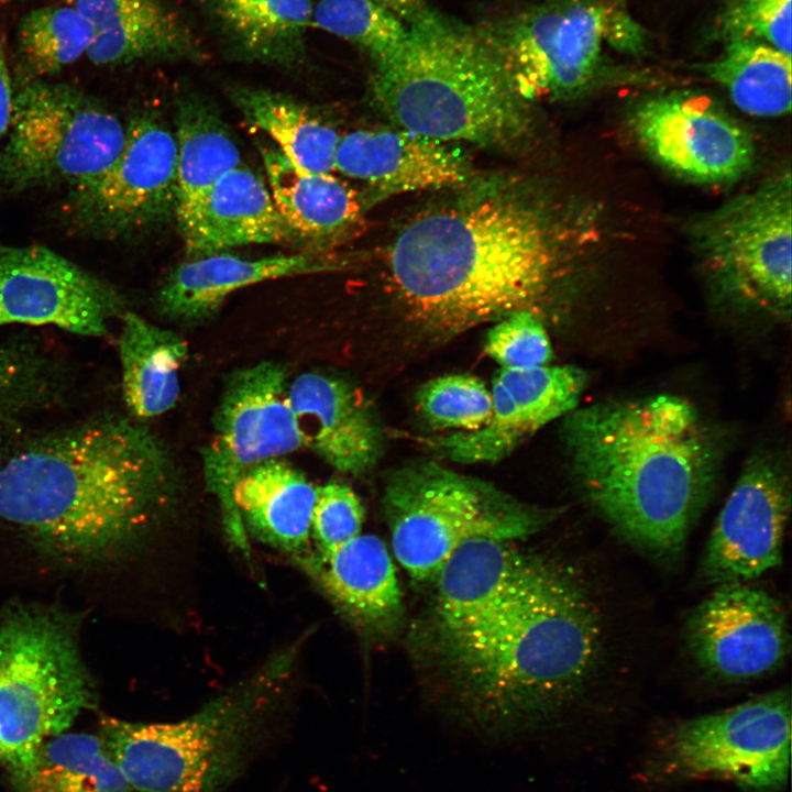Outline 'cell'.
Returning a JSON list of instances; mask_svg holds the SVG:
<instances>
[{"label": "cell", "mask_w": 792, "mask_h": 792, "mask_svg": "<svg viewBox=\"0 0 792 792\" xmlns=\"http://www.w3.org/2000/svg\"><path fill=\"white\" fill-rule=\"evenodd\" d=\"M722 53L697 66L723 87L734 105L756 117H778L791 109V56L762 42L724 41Z\"/></svg>", "instance_id": "35"}, {"label": "cell", "mask_w": 792, "mask_h": 792, "mask_svg": "<svg viewBox=\"0 0 792 792\" xmlns=\"http://www.w3.org/2000/svg\"><path fill=\"white\" fill-rule=\"evenodd\" d=\"M125 310L113 286L55 251L0 242V328L54 326L102 338Z\"/></svg>", "instance_id": "15"}, {"label": "cell", "mask_w": 792, "mask_h": 792, "mask_svg": "<svg viewBox=\"0 0 792 792\" xmlns=\"http://www.w3.org/2000/svg\"><path fill=\"white\" fill-rule=\"evenodd\" d=\"M364 507L358 494L339 482L317 486L311 538L318 558H326L361 534Z\"/></svg>", "instance_id": "41"}, {"label": "cell", "mask_w": 792, "mask_h": 792, "mask_svg": "<svg viewBox=\"0 0 792 792\" xmlns=\"http://www.w3.org/2000/svg\"><path fill=\"white\" fill-rule=\"evenodd\" d=\"M312 25L361 47L375 63L405 42L408 25L372 0H319Z\"/></svg>", "instance_id": "37"}, {"label": "cell", "mask_w": 792, "mask_h": 792, "mask_svg": "<svg viewBox=\"0 0 792 792\" xmlns=\"http://www.w3.org/2000/svg\"><path fill=\"white\" fill-rule=\"evenodd\" d=\"M89 22L86 57L98 66L200 59L191 28L167 0H64Z\"/></svg>", "instance_id": "24"}, {"label": "cell", "mask_w": 792, "mask_h": 792, "mask_svg": "<svg viewBox=\"0 0 792 792\" xmlns=\"http://www.w3.org/2000/svg\"><path fill=\"white\" fill-rule=\"evenodd\" d=\"M16 37L29 69L46 77L86 55L92 29L79 11L63 1L28 12L19 22Z\"/></svg>", "instance_id": "36"}, {"label": "cell", "mask_w": 792, "mask_h": 792, "mask_svg": "<svg viewBox=\"0 0 792 792\" xmlns=\"http://www.w3.org/2000/svg\"><path fill=\"white\" fill-rule=\"evenodd\" d=\"M345 261L314 250L260 258L213 253L194 256L176 266L156 295L160 312L182 323H197L213 316L234 292L265 280L338 271Z\"/></svg>", "instance_id": "23"}, {"label": "cell", "mask_w": 792, "mask_h": 792, "mask_svg": "<svg viewBox=\"0 0 792 792\" xmlns=\"http://www.w3.org/2000/svg\"><path fill=\"white\" fill-rule=\"evenodd\" d=\"M287 399L304 448L353 476L370 472L383 451V431L372 406L350 382L306 372L288 384Z\"/></svg>", "instance_id": "21"}, {"label": "cell", "mask_w": 792, "mask_h": 792, "mask_svg": "<svg viewBox=\"0 0 792 792\" xmlns=\"http://www.w3.org/2000/svg\"><path fill=\"white\" fill-rule=\"evenodd\" d=\"M175 114L177 218L223 175L240 166L241 155L224 121L202 97L182 96Z\"/></svg>", "instance_id": "33"}, {"label": "cell", "mask_w": 792, "mask_h": 792, "mask_svg": "<svg viewBox=\"0 0 792 792\" xmlns=\"http://www.w3.org/2000/svg\"><path fill=\"white\" fill-rule=\"evenodd\" d=\"M296 651L274 656L182 721L106 717L98 735L135 791L220 792L243 773L264 743Z\"/></svg>", "instance_id": "6"}, {"label": "cell", "mask_w": 792, "mask_h": 792, "mask_svg": "<svg viewBox=\"0 0 792 792\" xmlns=\"http://www.w3.org/2000/svg\"><path fill=\"white\" fill-rule=\"evenodd\" d=\"M481 33L527 101L576 95L610 53L638 56L649 44L624 0H544Z\"/></svg>", "instance_id": "9"}, {"label": "cell", "mask_w": 792, "mask_h": 792, "mask_svg": "<svg viewBox=\"0 0 792 792\" xmlns=\"http://www.w3.org/2000/svg\"><path fill=\"white\" fill-rule=\"evenodd\" d=\"M628 124L640 147L686 180L723 184L752 167L755 145L747 130L714 100L693 92L642 99Z\"/></svg>", "instance_id": "16"}, {"label": "cell", "mask_w": 792, "mask_h": 792, "mask_svg": "<svg viewBox=\"0 0 792 792\" xmlns=\"http://www.w3.org/2000/svg\"><path fill=\"white\" fill-rule=\"evenodd\" d=\"M601 649L596 608L562 566L508 617L471 637L440 641L461 713L501 736L546 722L572 702Z\"/></svg>", "instance_id": "4"}, {"label": "cell", "mask_w": 792, "mask_h": 792, "mask_svg": "<svg viewBox=\"0 0 792 792\" xmlns=\"http://www.w3.org/2000/svg\"><path fill=\"white\" fill-rule=\"evenodd\" d=\"M333 604L355 625L384 630L402 615V592L384 541L360 534L326 558L298 557Z\"/></svg>", "instance_id": "27"}, {"label": "cell", "mask_w": 792, "mask_h": 792, "mask_svg": "<svg viewBox=\"0 0 792 792\" xmlns=\"http://www.w3.org/2000/svg\"><path fill=\"white\" fill-rule=\"evenodd\" d=\"M177 222L193 257L296 239L279 215L268 186L242 164L216 182L177 217Z\"/></svg>", "instance_id": "26"}, {"label": "cell", "mask_w": 792, "mask_h": 792, "mask_svg": "<svg viewBox=\"0 0 792 792\" xmlns=\"http://www.w3.org/2000/svg\"><path fill=\"white\" fill-rule=\"evenodd\" d=\"M791 197L787 169L693 224L692 237L705 272L732 299L789 314Z\"/></svg>", "instance_id": "11"}, {"label": "cell", "mask_w": 792, "mask_h": 792, "mask_svg": "<svg viewBox=\"0 0 792 792\" xmlns=\"http://www.w3.org/2000/svg\"><path fill=\"white\" fill-rule=\"evenodd\" d=\"M175 469L130 417L102 414L43 429L0 471V520L59 566L116 562L167 507Z\"/></svg>", "instance_id": "1"}, {"label": "cell", "mask_w": 792, "mask_h": 792, "mask_svg": "<svg viewBox=\"0 0 792 792\" xmlns=\"http://www.w3.org/2000/svg\"><path fill=\"white\" fill-rule=\"evenodd\" d=\"M125 133L117 114L76 87L42 79L14 85L0 190L85 182L117 160Z\"/></svg>", "instance_id": "10"}, {"label": "cell", "mask_w": 792, "mask_h": 792, "mask_svg": "<svg viewBox=\"0 0 792 792\" xmlns=\"http://www.w3.org/2000/svg\"><path fill=\"white\" fill-rule=\"evenodd\" d=\"M573 479L631 543L674 553L710 499L722 446L686 399L661 394L575 408L562 425Z\"/></svg>", "instance_id": "3"}, {"label": "cell", "mask_w": 792, "mask_h": 792, "mask_svg": "<svg viewBox=\"0 0 792 792\" xmlns=\"http://www.w3.org/2000/svg\"><path fill=\"white\" fill-rule=\"evenodd\" d=\"M202 7L233 57L284 69L305 61L310 0H202Z\"/></svg>", "instance_id": "28"}, {"label": "cell", "mask_w": 792, "mask_h": 792, "mask_svg": "<svg viewBox=\"0 0 792 792\" xmlns=\"http://www.w3.org/2000/svg\"><path fill=\"white\" fill-rule=\"evenodd\" d=\"M0 1L11 2V1H16V0H0Z\"/></svg>", "instance_id": "45"}, {"label": "cell", "mask_w": 792, "mask_h": 792, "mask_svg": "<svg viewBox=\"0 0 792 792\" xmlns=\"http://www.w3.org/2000/svg\"><path fill=\"white\" fill-rule=\"evenodd\" d=\"M393 12L407 25L428 13L431 9L426 0H372Z\"/></svg>", "instance_id": "43"}, {"label": "cell", "mask_w": 792, "mask_h": 792, "mask_svg": "<svg viewBox=\"0 0 792 792\" xmlns=\"http://www.w3.org/2000/svg\"><path fill=\"white\" fill-rule=\"evenodd\" d=\"M118 341L124 403L138 420L158 417L177 403L179 374L188 358L186 340L134 311L120 317Z\"/></svg>", "instance_id": "31"}, {"label": "cell", "mask_w": 792, "mask_h": 792, "mask_svg": "<svg viewBox=\"0 0 792 792\" xmlns=\"http://www.w3.org/2000/svg\"><path fill=\"white\" fill-rule=\"evenodd\" d=\"M125 142L102 173L70 186L62 210L72 228L105 239L129 237L175 215L177 145L157 114L143 112L125 125Z\"/></svg>", "instance_id": "13"}, {"label": "cell", "mask_w": 792, "mask_h": 792, "mask_svg": "<svg viewBox=\"0 0 792 792\" xmlns=\"http://www.w3.org/2000/svg\"><path fill=\"white\" fill-rule=\"evenodd\" d=\"M382 505L393 552L419 582L432 580L468 540L525 539L560 513L520 502L490 482L431 460L392 470L384 482Z\"/></svg>", "instance_id": "8"}, {"label": "cell", "mask_w": 792, "mask_h": 792, "mask_svg": "<svg viewBox=\"0 0 792 792\" xmlns=\"http://www.w3.org/2000/svg\"><path fill=\"white\" fill-rule=\"evenodd\" d=\"M790 508L783 466L766 453L751 457L713 527L702 561L704 579L744 583L777 568Z\"/></svg>", "instance_id": "18"}, {"label": "cell", "mask_w": 792, "mask_h": 792, "mask_svg": "<svg viewBox=\"0 0 792 792\" xmlns=\"http://www.w3.org/2000/svg\"><path fill=\"white\" fill-rule=\"evenodd\" d=\"M334 166L385 196L460 188L474 175L468 161L446 143L397 127L341 135Z\"/></svg>", "instance_id": "22"}, {"label": "cell", "mask_w": 792, "mask_h": 792, "mask_svg": "<svg viewBox=\"0 0 792 792\" xmlns=\"http://www.w3.org/2000/svg\"><path fill=\"white\" fill-rule=\"evenodd\" d=\"M688 640L710 674L728 681L757 678L781 664L789 651L787 613L760 588L719 584L692 613Z\"/></svg>", "instance_id": "19"}, {"label": "cell", "mask_w": 792, "mask_h": 792, "mask_svg": "<svg viewBox=\"0 0 792 792\" xmlns=\"http://www.w3.org/2000/svg\"><path fill=\"white\" fill-rule=\"evenodd\" d=\"M15 792H132L99 735L62 733L44 741L32 765L10 772Z\"/></svg>", "instance_id": "34"}, {"label": "cell", "mask_w": 792, "mask_h": 792, "mask_svg": "<svg viewBox=\"0 0 792 792\" xmlns=\"http://www.w3.org/2000/svg\"><path fill=\"white\" fill-rule=\"evenodd\" d=\"M485 353L506 370L548 365L553 351L540 316L529 310L510 314L486 333Z\"/></svg>", "instance_id": "39"}, {"label": "cell", "mask_w": 792, "mask_h": 792, "mask_svg": "<svg viewBox=\"0 0 792 792\" xmlns=\"http://www.w3.org/2000/svg\"><path fill=\"white\" fill-rule=\"evenodd\" d=\"M792 0H726L717 16L722 41L747 38L791 56Z\"/></svg>", "instance_id": "40"}, {"label": "cell", "mask_w": 792, "mask_h": 792, "mask_svg": "<svg viewBox=\"0 0 792 792\" xmlns=\"http://www.w3.org/2000/svg\"><path fill=\"white\" fill-rule=\"evenodd\" d=\"M370 94L395 127L443 143L510 151L532 132L527 100L482 33L433 10L373 63Z\"/></svg>", "instance_id": "5"}, {"label": "cell", "mask_w": 792, "mask_h": 792, "mask_svg": "<svg viewBox=\"0 0 792 792\" xmlns=\"http://www.w3.org/2000/svg\"><path fill=\"white\" fill-rule=\"evenodd\" d=\"M317 486L283 458L244 473L233 501L246 534L297 557L307 553Z\"/></svg>", "instance_id": "29"}, {"label": "cell", "mask_w": 792, "mask_h": 792, "mask_svg": "<svg viewBox=\"0 0 792 792\" xmlns=\"http://www.w3.org/2000/svg\"><path fill=\"white\" fill-rule=\"evenodd\" d=\"M587 380V374L574 365L499 369L491 389L490 421L473 431L430 439L428 444L454 463L498 462L543 426L574 410Z\"/></svg>", "instance_id": "20"}, {"label": "cell", "mask_w": 792, "mask_h": 792, "mask_svg": "<svg viewBox=\"0 0 792 792\" xmlns=\"http://www.w3.org/2000/svg\"><path fill=\"white\" fill-rule=\"evenodd\" d=\"M514 541L474 538L457 548L432 580L441 640L476 635L520 609L560 565L526 553Z\"/></svg>", "instance_id": "17"}, {"label": "cell", "mask_w": 792, "mask_h": 792, "mask_svg": "<svg viewBox=\"0 0 792 792\" xmlns=\"http://www.w3.org/2000/svg\"><path fill=\"white\" fill-rule=\"evenodd\" d=\"M556 227L532 200L498 190L418 216L391 245L388 277L405 314L436 338L541 307L558 278Z\"/></svg>", "instance_id": "2"}, {"label": "cell", "mask_w": 792, "mask_h": 792, "mask_svg": "<svg viewBox=\"0 0 792 792\" xmlns=\"http://www.w3.org/2000/svg\"><path fill=\"white\" fill-rule=\"evenodd\" d=\"M81 618L35 602L0 610V730L9 773L28 769L45 740L97 705L79 648Z\"/></svg>", "instance_id": "7"}, {"label": "cell", "mask_w": 792, "mask_h": 792, "mask_svg": "<svg viewBox=\"0 0 792 792\" xmlns=\"http://www.w3.org/2000/svg\"><path fill=\"white\" fill-rule=\"evenodd\" d=\"M288 384L286 369L274 361L231 373L215 413L211 438L201 449L206 488L219 504L227 536L246 557L248 534L233 501L237 483L252 468L304 448L287 399Z\"/></svg>", "instance_id": "12"}, {"label": "cell", "mask_w": 792, "mask_h": 792, "mask_svg": "<svg viewBox=\"0 0 792 792\" xmlns=\"http://www.w3.org/2000/svg\"><path fill=\"white\" fill-rule=\"evenodd\" d=\"M229 96L245 121L265 133L293 164L314 173H334L341 134L308 105L250 86L231 87Z\"/></svg>", "instance_id": "32"}, {"label": "cell", "mask_w": 792, "mask_h": 792, "mask_svg": "<svg viewBox=\"0 0 792 792\" xmlns=\"http://www.w3.org/2000/svg\"><path fill=\"white\" fill-rule=\"evenodd\" d=\"M790 751L791 697L789 691L778 690L680 724L667 758L684 777L776 792L788 781Z\"/></svg>", "instance_id": "14"}, {"label": "cell", "mask_w": 792, "mask_h": 792, "mask_svg": "<svg viewBox=\"0 0 792 792\" xmlns=\"http://www.w3.org/2000/svg\"><path fill=\"white\" fill-rule=\"evenodd\" d=\"M0 762H4V746L2 741L1 730H0Z\"/></svg>", "instance_id": "44"}, {"label": "cell", "mask_w": 792, "mask_h": 792, "mask_svg": "<svg viewBox=\"0 0 792 792\" xmlns=\"http://www.w3.org/2000/svg\"><path fill=\"white\" fill-rule=\"evenodd\" d=\"M14 84L11 77L3 43L0 38V139L9 128L12 111Z\"/></svg>", "instance_id": "42"}, {"label": "cell", "mask_w": 792, "mask_h": 792, "mask_svg": "<svg viewBox=\"0 0 792 792\" xmlns=\"http://www.w3.org/2000/svg\"><path fill=\"white\" fill-rule=\"evenodd\" d=\"M424 419L436 429L473 431L493 413L491 391L470 374H448L425 383L416 394Z\"/></svg>", "instance_id": "38"}, {"label": "cell", "mask_w": 792, "mask_h": 792, "mask_svg": "<svg viewBox=\"0 0 792 792\" xmlns=\"http://www.w3.org/2000/svg\"><path fill=\"white\" fill-rule=\"evenodd\" d=\"M258 148L273 201L296 238L334 240L361 219L363 199L346 183L296 166L274 145Z\"/></svg>", "instance_id": "30"}, {"label": "cell", "mask_w": 792, "mask_h": 792, "mask_svg": "<svg viewBox=\"0 0 792 792\" xmlns=\"http://www.w3.org/2000/svg\"><path fill=\"white\" fill-rule=\"evenodd\" d=\"M75 375L34 332L0 339V471L73 396Z\"/></svg>", "instance_id": "25"}]
</instances>
